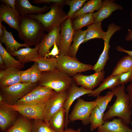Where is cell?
<instances>
[{"label": "cell", "mask_w": 132, "mask_h": 132, "mask_svg": "<svg viewBox=\"0 0 132 132\" xmlns=\"http://www.w3.org/2000/svg\"><path fill=\"white\" fill-rule=\"evenodd\" d=\"M113 90L116 100L103 116L104 121H109L116 117L122 119L126 124L131 122L132 110L130 105L128 95L125 90L124 85L118 86Z\"/></svg>", "instance_id": "1"}, {"label": "cell", "mask_w": 132, "mask_h": 132, "mask_svg": "<svg viewBox=\"0 0 132 132\" xmlns=\"http://www.w3.org/2000/svg\"><path fill=\"white\" fill-rule=\"evenodd\" d=\"M43 25L39 21L27 15H21L18 35L29 46L40 44L45 35Z\"/></svg>", "instance_id": "2"}, {"label": "cell", "mask_w": 132, "mask_h": 132, "mask_svg": "<svg viewBox=\"0 0 132 132\" xmlns=\"http://www.w3.org/2000/svg\"><path fill=\"white\" fill-rule=\"evenodd\" d=\"M42 74L38 85L48 87L56 93L67 91L73 81L70 76L57 69L42 72Z\"/></svg>", "instance_id": "3"}, {"label": "cell", "mask_w": 132, "mask_h": 132, "mask_svg": "<svg viewBox=\"0 0 132 132\" xmlns=\"http://www.w3.org/2000/svg\"><path fill=\"white\" fill-rule=\"evenodd\" d=\"M49 7L50 10L46 13L28 15L40 22L44 31L48 32L54 28L60 26L67 19V15L61 6L53 3Z\"/></svg>", "instance_id": "4"}, {"label": "cell", "mask_w": 132, "mask_h": 132, "mask_svg": "<svg viewBox=\"0 0 132 132\" xmlns=\"http://www.w3.org/2000/svg\"><path fill=\"white\" fill-rule=\"evenodd\" d=\"M38 85V83H18L0 89V95L3 97L6 103L14 105Z\"/></svg>", "instance_id": "5"}, {"label": "cell", "mask_w": 132, "mask_h": 132, "mask_svg": "<svg viewBox=\"0 0 132 132\" xmlns=\"http://www.w3.org/2000/svg\"><path fill=\"white\" fill-rule=\"evenodd\" d=\"M56 57L57 62L56 69L70 76L92 70V65L83 63L76 57L62 54H60Z\"/></svg>", "instance_id": "6"}, {"label": "cell", "mask_w": 132, "mask_h": 132, "mask_svg": "<svg viewBox=\"0 0 132 132\" xmlns=\"http://www.w3.org/2000/svg\"><path fill=\"white\" fill-rule=\"evenodd\" d=\"M96 106L95 101H87L80 98H78L69 116V122L80 120L84 125L89 124L90 123V116Z\"/></svg>", "instance_id": "7"}, {"label": "cell", "mask_w": 132, "mask_h": 132, "mask_svg": "<svg viewBox=\"0 0 132 132\" xmlns=\"http://www.w3.org/2000/svg\"><path fill=\"white\" fill-rule=\"evenodd\" d=\"M121 29L120 26L113 23L108 25V29L106 32L103 39L104 47L103 51L96 63L92 67V70L94 71L95 72H100L104 70L106 63L109 59V53L110 47L109 44L110 39L115 32Z\"/></svg>", "instance_id": "8"}, {"label": "cell", "mask_w": 132, "mask_h": 132, "mask_svg": "<svg viewBox=\"0 0 132 132\" xmlns=\"http://www.w3.org/2000/svg\"><path fill=\"white\" fill-rule=\"evenodd\" d=\"M60 42L58 46L60 54L69 55V48L72 41L75 30L71 19H67L61 25Z\"/></svg>", "instance_id": "9"}, {"label": "cell", "mask_w": 132, "mask_h": 132, "mask_svg": "<svg viewBox=\"0 0 132 132\" xmlns=\"http://www.w3.org/2000/svg\"><path fill=\"white\" fill-rule=\"evenodd\" d=\"M68 96L67 91L56 93L52 96L46 103L44 115V121L48 124L51 116L61 108Z\"/></svg>", "instance_id": "10"}, {"label": "cell", "mask_w": 132, "mask_h": 132, "mask_svg": "<svg viewBox=\"0 0 132 132\" xmlns=\"http://www.w3.org/2000/svg\"><path fill=\"white\" fill-rule=\"evenodd\" d=\"M105 74L104 70L89 75L78 73L73 76L72 78L77 85H80L87 89L93 90L104 80Z\"/></svg>", "instance_id": "11"}, {"label": "cell", "mask_w": 132, "mask_h": 132, "mask_svg": "<svg viewBox=\"0 0 132 132\" xmlns=\"http://www.w3.org/2000/svg\"><path fill=\"white\" fill-rule=\"evenodd\" d=\"M46 103L35 105H10L6 104L27 118L44 121Z\"/></svg>", "instance_id": "12"}, {"label": "cell", "mask_w": 132, "mask_h": 132, "mask_svg": "<svg viewBox=\"0 0 132 132\" xmlns=\"http://www.w3.org/2000/svg\"><path fill=\"white\" fill-rule=\"evenodd\" d=\"M21 19V15L17 10L1 2L0 6V20L4 22L18 32Z\"/></svg>", "instance_id": "13"}, {"label": "cell", "mask_w": 132, "mask_h": 132, "mask_svg": "<svg viewBox=\"0 0 132 132\" xmlns=\"http://www.w3.org/2000/svg\"><path fill=\"white\" fill-rule=\"evenodd\" d=\"M68 92V96L65 101L63 108L65 110V128H67L69 123L68 114L71 106L75 100L81 96L86 94L91 93L93 90L87 89L83 87H77L74 82H73L69 89Z\"/></svg>", "instance_id": "14"}, {"label": "cell", "mask_w": 132, "mask_h": 132, "mask_svg": "<svg viewBox=\"0 0 132 132\" xmlns=\"http://www.w3.org/2000/svg\"><path fill=\"white\" fill-rule=\"evenodd\" d=\"M17 111L8 106L4 101L0 103V129L6 132L17 119Z\"/></svg>", "instance_id": "15"}, {"label": "cell", "mask_w": 132, "mask_h": 132, "mask_svg": "<svg viewBox=\"0 0 132 132\" xmlns=\"http://www.w3.org/2000/svg\"><path fill=\"white\" fill-rule=\"evenodd\" d=\"M60 27H55L45 34L40 44V47L38 52L39 56L45 58L46 55L49 52L50 48L56 42L58 46L60 42Z\"/></svg>", "instance_id": "16"}, {"label": "cell", "mask_w": 132, "mask_h": 132, "mask_svg": "<svg viewBox=\"0 0 132 132\" xmlns=\"http://www.w3.org/2000/svg\"><path fill=\"white\" fill-rule=\"evenodd\" d=\"M123 9L122 7L114 2L113 0H104L99 10L93 13L94 23L101 22L104 20L109 17L114 11L121 10Z\"/></svg>", "instance_id": "17"}, {"label": "cell", "mask_w": 132, "mask_h": 132, "mask_svg": "<svg viewBox=\"0 0 132 132\" xmlns=\"http://www.w3.org/2000/svg\"><path fill=\"white\" fill-rule=\"evenodd\" d=\"M97 132H132V129L122 119L114 118L105 121L98 128Z\"/></svg>", "instance_id": "18"}, {"label": "cell", "mask_w": 132, "mask_h": 132, "mask_svg": "<svg viewBox=\"0 0 132 132\" xmlns=\"http://www.w3.org/2000/svg\"><path fill=\"white\" fill-rule=\"evenodd\" d=\"M15 6L21 15L42 14L50 8L46 5L42 7L34 6L28 0H16Z\"/></svg>", "instance_id": "19"}, {"label": "cell", "mask_w": 132, "mask_h": 132, "mask_svg": "<svg viewBox=\"0 0 132 132\" xmlns=\"http://www.w3.org/2000/svg\"><path fill=\"white\" fill-rule=\"evenodd\" d=\"M21 72L20 70L15 68H5L3 76L0 79V89L20 83Z\"/></svg>", "instance_id": "20"}, {"label": "cell", "mask_w": 132, "mask_h": 132, "mask_svg": "<svg viewBox=\"0 0 132 132\" xmlns=\"http://www.w3.org/2000/svg\"><path fill=\"white\" fill-rule=\"evenodd\" d=\"M40 45V44L36 45L33 48L29 47L20 48L17 51L9 53L12 56L17 57L18 61L23 64L33 62L39 56L38 51Z\"/></svg>", "instance_id": "21"}, {"label": "cell", "mask_w": 132, "mask_h": 132, "mask_svg": "<svg viewBox=\"0 0 132 132\" xmlns=\"http://www.w3.org/2000/svg\"><path fill=\"white\" fill-rule=\"evenodd\" d=\"M2 27L4 30V34L3 36L0 38V43L5 44L6 50L8 53H13L16 52L21 47H29L24 43L20 44L17 42L14 38L11 32H8L5 26L3 25Z\"/></svg>", "instance_id": "22"}, {"label": "cell", "mask_w": 132, "mask_h": 132, "mask_svg": "<svg viewBox=\"0 0 132 132\" xmlns=\"http://www.w3.org/2000/svg\"><path fill=\"white\" fill-rule=\"evenodd\" d=\"M65 110L62 108L54 114L48 124L55 132H63L65 128Z\"/></svg>", "instance_id": "23"}, {"label": "cell", "mask_w": 132, "mask_h": 132, "mask_svg": "<svg viewBox=\"0 0 132 132\" xmlns=\"http://www.w3.org/2000/svg\"><path fill=\"white\" fill-rule=\"evenodd\" d=\"M119 85L120 81L118 75L115 76L110 75L104 79L99 87L93 90L92 93L88 96L97 97L103 90L107 89L112 90L115 87Z\"/></svg>", "instance_id": "24"}, {"label": "cell", "mask_w": 132, "mask_h": 132, "mask_svg": "<svg viewBox=\"0 0 132 132\" xmlns=\"http://www.w3.org/2000/svg\"><path fill=\"white\" fill-rule=\"evenodd\" d=\"M51 97L40 96L31 92L19 100L15 104L19 105H39L46 103Z\"/></svg>", "instance_id": "25"}, {"label": "cell", "mask_w": 132, "mask_h": 132, "mask_svg": "<svg viewBox=\"0 0 132 132\" xmlns=\"http://www.w3.org/2000/svg\"><path fill=\"white\" fill-rule=\"evenodd\" d=\"M86 30L87 32L83 43L93 39L99 38L103 40L106 33L102 30L101 22L93 23L88 26Z\"/></svg>", "instance_id": "26"}, {"label": "cell", "mask_w": 132, "mask_h": 132, "mask_svg": "<svg viewBox=\"0 0 132 132\" xmlns=\"http://www.w3.org/2000/svg\"><path fill=\"white\" fill-rule=\"evenodd\" d=\"M101 0H90L84 3L80 9L76 12L71 19L75 18L78 16L84 14L93 13L95 11H98L102 6Z\"/></svg>", "instance_id": "27"}, {"label": "cell", "mask_w": 132, "mask_h": 132, "mask_svg": "<svg viewBox=\"0 0 132 132\" xmlns=\"http://www.w3.org/2000/svg\"><path fill=\"white\" fill-rule=\"evenodd\" d=\"M26 118L22 116L18 117L6 132H32V123Z\"/></svg>", "instance_id": "28"}, {"label": "cell", "mask_w": 132, "mask_h": 132, "mask_svg": "<svg viewBox=\"0 0 132 132\" xmlns=\"http://www.w3.org/2000/svg\"><path fill=\"white\" fill-rule=\"evenodd\" d=\"M0 55L3 58L5 68H15L21 70L24 66V64L15 59L3 46L0 43Z\"/></svg>", "instance_id": "29"}, {"label": "cell", "mask_w": 132, "mask_h": 132, "mask_svg": "<svg viewBox=\"0 0 132 132\" xmlns=\"http://www.w3.org/2000/svg\"><path fill=\"white\" fill-rule=\"evenodd\" d=\"M86 32V30L83 31L80 29L75 31L72 40L73 42L69 48V56L76 57L79 47L80 44L83 43Z\"/></svg>", "instance_id": "30"}, {"label": "cell", "mask_w": 132, "mask_h": 132, "mask_svg": "<svg viewBox=\"0 0 132 132\" xmlns=\"http://www.w3.org/2000/svg\"><path fill=\"white\" fill-rule=\"evenodd\" d=\"M132 69V57L128 55L124 56L117 63L111 75L115 76Z\"/></svg>", "instance_id": "31"}, {"label": "cell", "mask_w": 132, "mask_h": 132, "mask_svg": "<svg viewBox=\"0 0 132 132\" xmlns=\"http://www.w3.org/2000/svg\"><path fill=\"white\" fill-rule=\"evenodd\" d=\"M36 62L38 68L42 72H47L56 69V58H47L39 56L33 61Z\"/></svg>", "instance_id": "32"}, {"label": "cell", "mask_w": 132, "mask_h": 132, "mask_svg": "<svg viewBox=\"0 0 132 132\" xmlns=\"http://www.w3.org/2000/svg\"><path fill=\"white\" fill-rule=\"evenodd\" d=\"M94 23L93 13L80 15L72 21V26L75 31L78 30L83 27L88 26Z\"/></svg>", "instance_id": "33"}, {"label": "cell", "mask_w": 132, "mask_h": 132, "mask_svg": "<svg viewBox=\"0 0 132 132\" xmlns=\"http://www.w3.org/2000/svg\"><path fill=\"white\" fill-rule=\"evenodd\" d=\"M103 116L101 110L96 106L92 110L89 117L91 131H94L104 123Z\"/></svg>", "instance_id": "34"}, {"label": "cell", "mask_w": 132, "mask_h": 132, "mask_svg": "<svg viewBox=\"0 0 132 132\" xmlns=\"http://www.w3.org/2000/svg\"><path fill=\"white\" fill-rule=\"evenodd\" d=\"M114 96V91L112 90L108 91L103 96L99 95L97 97V98L95 101L96 106L101 110L103 115L108 104L110 102Z\"/></svg>", "instance_id": "35"}, {"label": "cell", "mask_w": 132, "mask_h": 132, "mask_svg": "<svg viewBox=\"0 0 132 132\" xmlns=\"http://www.w3.org/2000/svg\"><path fill=\"white\" fill-rule=\"evenodd\" d=\"M87 0H65L66 4L70 6L69 11L67 15V19L71 18L73 15L82 6Z\"/></svg>", "instance_id": "36"}, {"label": "cell", "mask_w": 132, "mask_h": 132, "mask_svg": "<svg viewBox=\"0 0 132 132\" xmlns=\"http://www.w3.org/2000/svg\"><path fill=\"white\" fill-rule=\"evenodd\" d=\"M32 132H55L44 121L34 120L32 123Z\"/></svg>", "instance_id": "37"}, {"label": "cell", "mask_w": 132, "mask_h": 132, "mask_svg": "<svg viewBox=\"0 0 132 132\" xmlns=\"http://www.w3.org/2000/svg\"><path fill=\"white\" fill-rule=\"evenodd\" d=\"M31 92L40 96L48 97H51L56 93L54 90L48 87L39 85Z\"/></svg>", "instance_id": "38"}, {"label": "cell", "mask_w": 132, "mask_h": 132, "mask_svg": "<svg viewBox=\"0 0 132 132\" xmlns=\"http://www.w3.org/2000/svg\"><path fill=\"white\" fill-rule=\"evenodd\" d=\"M33 65V67L31 73L30 82L38 83L41 78L42 72L39 69L36 62H34Z\"/></svg>", "instance_id": "39"}, {"label": "cell", "mask_w": 132, "mask_h": 132, "mask_svg": "<svg viewBox=\"0 0 132 132\" xmlns=\"http://www.w3.org/2000/svg\"><path fill=\"white\" fill-rule=\"evenodd\" d=\"M33 67V65L26 70L21 71V83H26L30 82L31 75Z\"/></svg>", "instance_id": "40"}, {"label": "cell", "mask_w": 132, "mask_h": 132, "mask_svg": "<svg viewBox=\"0 0 132 132\" xmlns=\"http://www.w3.org/2000/svg\"><path fill=\"white\" fill-rule=\"evenodd\" d=\"M120 85H124L126 83L132 81V69L118 75Z\"/></svg>", "instance_id": "41"}, {"label": "cell", "mask_w": 132, "mask_h": 132, "mask_svg": "<svg viewBox=\"0 0 132 132\" xmlns=\"http://www.w3.org/2000/svg\"><path fill=\"white\" fill-rule=\"evenodd\" d=\"M32 2L33 3L35 4H50L51 3H53L61 6L65 3V0H34L32 1Z\"/></svg>", "instance_id": "42"}, {"label": "cell", "mask_w": 132, "mask_h": 132, "mask_svg": "<svg viewBox=\"0 0 132 132\" xmlns=\"http://www.w3.org/2000/svg\"><path fill=\"white\" fill-rule=\"evenodd\" d=\"M53 46V48L51 52L46 55L45 58L50 56L56 57L58 55L59 53V51L56 42L55 43Z\"/></svg>", "instance_id": "43"}, {"label": "cell", "mask_w": 132, "mask_h": 132, "mask_svg": "<svg viewBox=\"0 0 132 132\" xmlns=\"http://www.w3.org/2000/svg\"><path fill=\"white\" fill-rule=\"evenodd\" d=\"M126 90L129 97L130 106L132 110V83H131L127 87Z\"/></svg>", "instance_id": "44"}, {"label": "cell", "mask_w": 132, "mask_h": 132, "mask_svg": "<svg viewBox=\"0 0 132 132\" xmlns=\"http://www.w3.org/2000/svg\"><path fill=\"white\" fill-rule=\"evenodd\" d=\"M0 1L9 6L11 8L16 9V0H0Z\"/></svg>", "instance_id": "45"}, {"label": "cell", "mask_w": 132, "mask_h": 132, "mask_svg": "<svg viewBox=\"0 0 132 132\" xmlns=\"http://www.w3.org/2000/svg\"><path fill=\"white\" fill-rule=\"evenodd\" d=\"M116 49L118 51L125 53L132 57V51H129L126 50L120 46H117L116 48Z\"/></svg>", "instance_id": "46"}, {"label": "cell", "mask_w": 132, "mask_h": 132, "mask_svg": "<svg viewBox=\"0 0 132 132\" xmlns=\"http://www.w3.org/2000/svg\"><path fill=\"white\" fill-rule=\"evenodd\" d=\"M125 39L127 41L132 40V29L128 30V33L125 37Z\"/></svg>", "instance_id": "47"}, {"label": "cell", "mask_w": 132, "mask_h": 132, "mask_svg": "<svg viewBox=\"0 0 132 132\" xmlns=\"http://www.w3.org/2000/svg\"><path fill=\"white\" fill-rule=\"evenodd\" d=\"M0 70L5 69L6 68L5 64L3 58L0 55Z\"/></svg>", "instance_id": "48"}, {"label": "cell", "mask_w": 132, "mask_h": 132, "mask_svg": "<svg viewBox=\"0 0 132 132\" xmlns=\"http://www.w3.org/2000/svg\"><path fill=\"white\" fill-rule=\"evenodd\" d=\"M2 21L0 20V38L4 34V30L2 27Z\"/></svg>", "instance_id": "49"}, {"label": "cell", "mask_w": 132, "mask_h": 132, "mask_svg": "<svg viewBox=\"0 0 132 132\" xmlns=\"http://www.w3.org/2000/svg\"><path fill=\"white\" fill-rule=\"evenodd\" d=\"M63 132H78L77 130H76L68 128L66 129Z\"/></svg>", "instance_id": "50"}, {"label": "cell", "mask_w": 132, "mask_h": 132, "mask_svg": "<svg viewBox=\"0 0 132 132\" xmlns=\"http://www.w3.org/2000/svg\"><path fill=\"white\" fill-rule=\"evenodd\" d=\"M5 69L0 70V79L3 76L5 71Z\"/></svg>", "instance_id": "51"}, {"label": "cell", "mask_w": 132, "mask_h": 132, "mask_svg": "<svg viewBox=\"0 0 132 132\" xmlns=\"http://www.w3.org/2000/svg\"><path fill=\"white\" fill-rule=\"evenodd\" d=\"M4 101V99L3 96L0 94V103Z\"/></svg>", "instance_id": "52"}, {"label": "cell", "mask_w": 132, "mask_h": 132, "mask_svg": "<svg viewBox=\"0 0 132 132\" xmlns=\"http://www.w3.org/2000/svg\"><path fill=\"white\" fill-rule=\"evenodd\" d=\"M131 26L132 27V11L131 13Z\"/></svg>", "instance_id": "53"}, {"label": "cell", "mask_w": 132, "mask_h": 132, "mask_svg": "<svg viewBox=\"0 0 132 132\" xmlns=\"http://www.w3.org/2000/svg\"><path fill=\"white\" fill-rule=\"evenodd\" d=\"M78 132H80L81 128H78L77 130Z\"/></svg>", "instance_id": "54"}]
</instances>
